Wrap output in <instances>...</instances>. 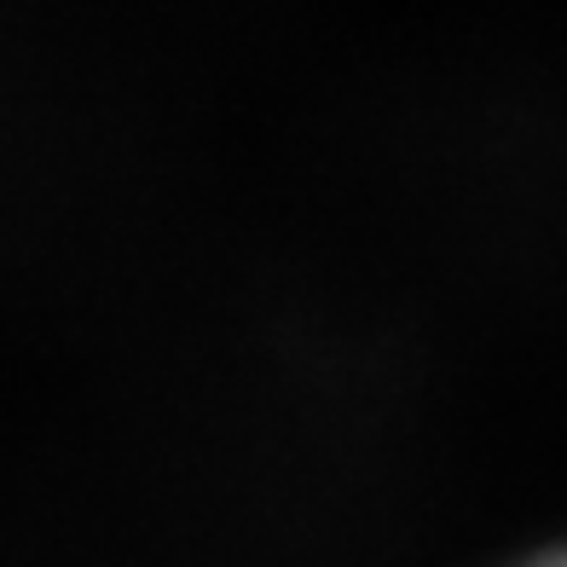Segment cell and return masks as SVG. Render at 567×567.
Masks as SVG:
<instances>
[{"mask_svg":"<svg viewBox=\"0 0 567 567\" xmlns=\"http://www.w3.org/2000/svg\"><path fill=\"white\" fill-rule=\"evenodd\" d=\"M538 567H567V556H550V561H538Z\"/></svg>","mask_w":567,"mask_h":567,"instance_id":"1","label":"cell"}]
</instances>
